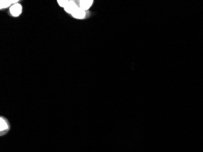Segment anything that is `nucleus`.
<instances>
[{
  "instance_id": "f257e3e1",
  "label": "nucleus",
  "mask_w": 203,
  "mask_h": 152,
  "mask_svg": "<svg viewBox=\"0 0 203 152\" xmlns=\"http://www.w3.org/2000/svg\"><path fill=\"white\" fill-rule=\"evenodd\" d=\"M22 7L19 4H15L12 5L10 8V12L11 14L14 16H18L22 13Z\"/></svg>"
},
{
  "instance_id": "f03ea898",
  "label": "nucleus",
  "mask_w": 203,
  "mask_h": 152,
  "mask_svg": "<svg viewBox=\"0 0 203 152\" xmlns=\"http://www.w3.org/2000/svg\"><path fill=\"white\" fill-rule=\"evenodd\" d=\"M71 15H72V16H74L75 18L82 19L85 16L86 12L84 10L82 9L81 8H80V7H78Z\"/></svg>"
},
{
  "instance_id": "7ed1b4c3",
  "label": "nucleus",
  "mask_w": 203,
  "mask_h": 152,
  "mask_svg": "<svg viewBox=\"0 0 203 152\" xmlns=\"http://www.w3.org/2000/svg\"><path fill=\"white\" fill-rule=\"evenodd\" d=\"M93 1L91 0H82V1H80V8L84 10H88L93 4Z\"/></svg>"
},
{
  "instance_id": "20e7f679",
  "label": "nucleus",
  "mask_w": 203,
  "mask_h": 152,
  "mask_svg": "<svg viewBox=\"0 0 203 152\" xmlns=\"http://www.w3.org/2000/svg\"><path fill=\"white\" fill-rule=\"evenodd\" d=\"M9 128V126L7 124V122L3 118H1L0 119V131H1V135L3 132H6Z\"/></svg>"
},
{
  "instance_id": "39448f33",
  "label": "nucleus",
  "mask_w": 203,
  "mask_h": 152,
  "mask_svg": "<svg viewBox=\"0 0 203 152\" xmlns=\"http://www.w3.org/2000/svg\"><path fill=\"white\" fill-rule=\"evenodd\" d=\"M78 7L77 6V4L72 1L71 3H70L68 6L65 8V10L68 13H70L72 14Z\"/></svg>"
},
{
  "instance_id": "423d86ee",
  "label": "nucleus",
  "mask_w": 203,
  "mask_h": 152,
  "mask_svg": "<svg viewBox=\"0 0 203 152\" xmlns=\"http://www.w3.org/2000/svg\"><path fill=\"white\" fill-rule=\"evenodd\" d=\"M18 2L17 0H15V1H9V0H5V1H1V9H3V8H6L8 6H9L12 3H15Z\"/></svg>"
},
{
  "instance_id": "0eeeda50",
  "label": "nucleus",
  "mask_w": 203,
  "mask_h": 152,
  "mask_svg": "<svg viewBox=\"0 0 203 152\" xmlns=\"http://www.w3.org/2000/svg\"><path fill=\"white\" fill-rule=\"evenodd\" d=\"M72 1H68V0H63V1H57L58 4L61 6V7H63L64 8H65L66 6H68L70 3H72Z\"/></svg>"
}]
</instances>
